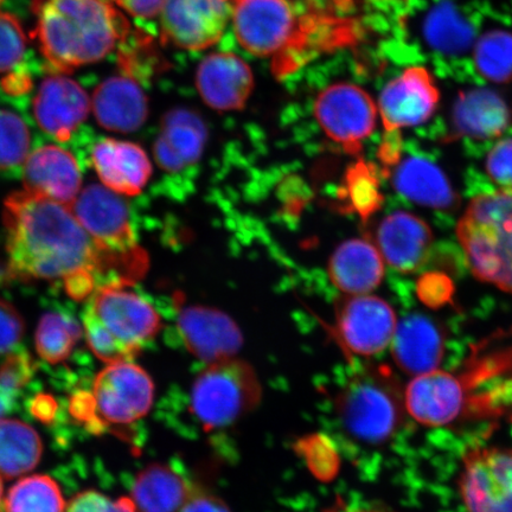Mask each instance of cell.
I'll return each mask as SVG.
<instances>
[{
	"mask_svg": "<svg viewBox=\"0 0 512 512\" xmlns=\"http://www.w3.org/2000/svg\"><path fill=\"white\" fill-rule=\"evenodd\" d=\"M9 270L22 280H61L70 297L92 296L100 281L131 285L123 267L64 204L17 191L4 201Z\"/></svg>",
	"mask_w": 512,
	"mask_h": 512,
	"instance_id": "obj_1",
	"label": "cell"
},
{
	"mask_svg": "<svg viewBox=\"0 0 512 512\" xmlns=\"http://www.w3.org/2000/svg\"><path fill=\"white\" fill-rule=\"evenodd\" d=\"M38 48L55 73L99 62L130 35V24L107 0H32Z\"/></svg>",
	"mask_w": 512,
	"mask_h": 512,
	"instance_id": "obj_2",
	"label": "cell"
},
{
	"mask_svg": "<svg viewBox=\"0 0 512 512\" xmlns=\"http://www.w3.org/2000/svg\"><path fill=\"white\" fill-rule=\"evenodd\" d=\"M131 285L107 283L96 288L83 312L88 347L106 363L132 361L162 328V318Z\"/></svg>",
	"mask_w": 512,
	"mask_h": 512,
	"instance_id": "obj_3",
	"label": "cell"
},
{
	"mask_svg": "<svg viewBox=\"0 0 512 512\" xmlns=\"http://www.w3.org/2000/svg\"><path fill=\"white\" fill-rule=\"evenodd\" d=\"M457 235L476 278L512 294V190L473 197Z\"/></svg>",
	"mask_w": 512,
	"mask_h": 512,
	"instance_id": "obj_4",
	"label": "cell"
},
{
	"mask_svg": "<svg viewBox=\"0 0 512 512\" xmlns=\"http://www.w3.org/2000/svg\"><path fill=\"white\" fill-rule=\"evenodd\" d=\"M339 421L352 438L381 445L399 431L407 413L405 389L393 371L364 366L355 371L336 400Z\"/></svg>",
	"mask_w": 512,
	"mask_h": 512,
	"instance_id": "obj_5",
	"label": "cell"
},
{
	"mask_svg": "<svg viewBox=\"0 0 512 512\" xmlns=\"http://www.w3.org/2000/svg\"><path fill=\"white\" fill-rule=\"evenodd\" d=\"M191 412L208 431L235 424L262 399L256 371L238 357L207 364L191 388Z\"/></svg>",
	"mask_w": 512,
	"mask_h": 512,
	"instance_id": "obj_6",
	"label": "cell"
},
{
	"mask_svg": "<svg viewBox=\"0 0 512 512\" xmlns=\"http://www.w3.org/2000/svg\"><path fill=\"white\" fill-rule=\"evenodd\" d=\"M69 208L91 238L119 262L132 283L143 277L149 259L138 245L130 209L117 192L91 184Z\"/></svg>",
	"mask_w": 512,
	"mask_h": 512,
	"instance_id": "obj_7",
	"label": "cell"
},
{
	"mask_svg": "<svg viewBox=\"0 0 512 512\" xmlns=\"http://www.w3.org/2000/svg\"><path fill=\"white\" fill-rule=\"evenodd\" d=\"M155 384L149 374L131 361L108 363L96 375L92 394L78 399L76 414L99 426L134 424L150 412Z\"/></svg>",
	"mask_w": 512,
	"mask_h": 512,
	"instance_id": "obj_8",
	"label": "cell"
},
{
	"mask_svg": "<svg viewBox=\"0 0 512 512\" xmlns=\"http://www.w3.org/2000/svg\"><path fill=\"white\" fill-rule=\"evenodd\" d=\"M236 38L248 53L280 59L296 44L300 11L293 0H233Z\"/></svg>",
	"mask_w": 512,
	"mask_h": 512,
	"instance_id": "obj_9",
	"label": "cell"
},
{
	"mask_svg": "<svg viewBox=\"0 0 512 512\" xmlns=\"http://www.w3.org/2000/svg\"><path fill=\"white\" fill-rule=\"evenodd\" d=\"M313 112L326 136L350 155H357L363 140L375 130V102L354 83L336 82L323 88L316 96Z\"/></svg>",
	"mask_w": 512,
	"mask_h": 512,
	"instance_id": "obj_10",
	"label": "cell"
},
{
	"mask_svg": "<svg viewBox=\"0 0 512 512\" xmlns=\"http://www.w3.org/2000/svg\"><path fill=\"white\" fill-rule=\"evenodd\" d=\"M459 491L467 512H512V448L484 446L467 452Z\"/></svg>",
	"mask_w": 512,
	"mask_h": 512,
	"instance_id": "obj_11",
	"label": "cell"
},
{
	"mask_svg": "<svg viewBox=\"0 0 512 512\" xmlns=\"http://www.w3.org/2000/svg\"><path fill=\"white\" fill-rule=\"evenodd\" d=\"M398 319L386 300L360 294L345 296L336 305L334 335L351 355L371 357L392 344Z\"/></svg>",
	"mask_w": 512,
	"mask_h": 512,
	"instance_id": "obj_12",
	"label": "cell"
},
{
	"mask_svg": "<svg viewBox=\"0 0 512 512\" xmlns=\"http://www.w3.org/2000/svg\"><path fill=\"white\" fill-rule=\"evenodd\" d=\"M232 15L229 0H166L160 18L163 40L179 49H207L221 40Z\"/></svg>",
	"mask_w": 512,
	"mask_h": 512,
	"instance_id": "obj_13",
	"label": "cell"
},
{
	"mask_svg": "<svg viewBox=\"0 0 512 512\" xmlns=\"http://www.w3.org/2000/svg\"><path fill=\"white\" fill-rule=\"evenodd\" d=\"M177 328L185 348L210 364L236 357L243 345L242 332L227 313L203 305H184L176 300Z\"/></svg>",
	"mask_w": 512,
	"mask_h": 512,
	"instance_id": "obj_14",
	"label": "cell"
},
{
	"mask_svg": "<svg viewBox=\"0 0 512 512\" xmlns=\"http://www.w3.org/2000/svg\"><path fill=\"white\" fill-rule=\"evenodd\" d=\"M405 400L408 415L427 427L450 426L464 418L471 406L462 377L440 369L413 377Z\"/></svg>",
	"mask_w": 512,
	"mask_h": 512,
	"instance_id": "obj_15",
	"label": "cell"
},
{
	"mask_svg": "<svg viewBox=\"0 0 512 512\" xmlns=\"http://www.w3.org/2000/svg\"><path fill=\"white\" fill-rule=\"evenodd\" d=\"M440 93L426 68L411 67L390 81L380 95L386 133L426 123L437 110Z\"/></svg>",
	"mask_w": 512,
	"mask_h": 512,
	"instance_id": "obj_16",
	"label": "cell"
},
{
	"mask_svg": "<svg viewBox=\"0 0 512 512\" xmlns=\"http://www.w3.org/2000/svg\"><path fill=\"white\" fill-rule=\"evenodd\" d=\"M91 99L78 82L66 76L44 80L34 100L38 126L59 142H68L91 112Z\"/></svg>",
	"mask_w": 512,
	"mask_h": 512,
	"instance_id": "obj_17",
	"label": "cell"
},
{
	"mask_svg": "<svg viewBox=\"0 0 512 512\" xmlns=\"http://www.w3.org/2000/svg\"><path fill=\"white\" fill-rule=\"evenodd\" d=\"M23 183L30 194L69 207L80 194L82 177L72 153L60 146L47 145L25 160Z\"/></svg>",
	"mask_w": 512,
	"mask_h": 512,
	"instance_id": "obj_18",
	"label": "cell"
},
{
	"mask_svg": "<svg viewBox=\"0 0 512 512\" xmlns=\"http://www.w3.org/2000/svg\"><path fill=\"white\" fill-rule=\"evenodd\" d=\"M383 261L401 273H414L426 264L433 234L427 223L406 211H395L380 222L375 235Z\"/></svg>",
	"mask_w": 512,
	"mask_h": 512,
	"instance_id": "obj_19",
	"label": "cell"
},
{
	"mask_svg": "<svg viewBox=\"0 0 512 512\" xmlns=\"http://www.w3.org/2000/svg\"><path fill=\"white\" fill-rule=\"evenodd\" d=\"M196 86L207 106L216 111H239L245 107L254 88L251 68L240 57L213 54L198 66Z\"/></svg>",
	"mask_w": 512,
	"mask_h": 512,
	"instance_id": "obj_20",
	"label": "cell"
},
{
	"mask_svg": "<svg viewBox=\"0 0 512 512\" xmlns=\"http://www.w3.org/2000/svg\"><path fill=\"white\" fill-rule=\"evenodd\" d=\"M208 140V128L196 112L175 108L166 113L153 146L160 169L177 174L200 162Z\"/></svg>",
	"mask_w": 512,
	"mask_h": 512,
	"instance_id": "obj_21",
	"label": "cell"
},
{
	"mask_svg": "<svg viewBox=\"0 0 512 512\" xmlns=\"http://www.w3.org/2000/svg\"><path fill=\"white\" fill-rule=\"evenodd\" d=\"M92 163L105 187L119 195L136 196L152 175L146 152L137 144L105 138L92 150Z\"/></svg>",
	"mask_w": 512,
	"mask_h": 512,
	"instance_id": "obj_22",
	"label": "cell"
},
{
	"mask_svg": "<svg viewBox=\"0 0 512 512\" xmlns=\"http://www.w3.org/2000/svg\"><path fill=\"white\" fill-rule=\"evenodd\" d=\"M92 105L99 125L111 132L137 131L149 117V100L137 80L128 75L102 82L95 89Z\"/></svg>",
	"mask_w": 512,
	"mask_h": 512,
	"instance_id": "obj_23",
	"label": "cell"
},
{
	"mask_svg": "<svg viewBox=\"0 0 512 512\" xmlns=\"http://www.w3.org/2000/svg\"><path fill=\"white\" fill-rule=\"evenodd\" d=\"M390 348L398 367L415 377L439 369L445 337L431 318L413 313L398 323Z\"/></svg>",
	"mask_w": 512,
	"mask_h": 512,
	"instance_id": "obj_24",
	"label": "cell"
},
{
	"mask_svg": "<svg viewBox=\"0 0 512 512\" xmlns=\"http://www.w3.org/2000/svg\"><path fill=\"white\" fill-rule=\"evenodd\" d=\"M452 131L447 140L469 138L473 140L495 139L510 124V111L501 96L491 89H472L460 93L454 102Z\"/></svg>",
	"mask_w": 512,
	"mask_h": 512,
	"instance_id": "obj_25",
	"label": "cell"
},
{
	"mask_svg": "<svg viewBox=\"0 0 512 512\" xmlns=\"http://www.w3.org/2000/svg\"><path fill=\"white\" fill-rule=\"evenodd\" d=\"M392 183L396 191L419 206L452 210L459 202L444 171L430 159L411 156L393 166Z\"/></svg>",
	"mask_w": 512,
	"mask_h": 512,
	"instance_id": "obj_26",
	"label": "cell"
},
{
	"mask_svg": "<svg viewBox=\"0 0 512 512\" xmlns=\"http://www.w3.org/2000/svg\"><path fill=\"white\" fill-rule=\"evenodd\" d=\"M383 259L374 243L352 239L342 243L329 262L332 284L347 296L369 294L381 284Z\"/></svg>",
	"mask_w": 512,
	"mask_h": 512,
	"instance_id": "obj_27",
	"label": "cell"
},
{
	"mask_svg": "<svg viewBox=\"0 0 512 512\" xmlns=\"http://www.w3.org/2000/svg\"><path fill=\"white\" fill-rule=\"evenodd\" d=\"M190 484L172 467L153 464L138 473L132 499L140 512H179Z\"/></svg>",
	"mask_w": 512,
	"mask_h": 512,
	"instance_id": "obj_28",
	"label": "cell"
},
{
	"mask_svg": "<svg viewBox=\"0 0 512 512\" xmlns=\"http://www.w3.org/2000/svg\"><path fill=\"white\" fill-rule=\"evenodd\" d=\"M43 444L34 428L16 419H0V477L12 479L34 470Z\"/></svg>",
	"mask_w": 512,
	"mask_h": 512,
	"instance_id": "obj_29",
	"label": "cell"
},
{
	"mask_svg": "<svg viewBox=\"0 0 512 512\" xmlns=\"http://www.w3.org/2000/svg\"><path fill=\"white\" fill-rule=\"evenodd\" d=\"M428 47L439 54H465L475 41V28L450 0H441L428 12L424 22Z\"/></svg>",
	"mask_w": 512,
	"mask_h": 512,
	"instance_id": "obj_30",
	"label": "cell"
},
{
	"mask_svg": "<svg viewBox=\"0 0 512 512\" xmlns=\"http://www.w3.org/2000/svg\"><path fill=\"white\" fill-rule=\"evenodd\" d=\"M59 485L43 475L25 477L9 491L5 512H66Z\"/></svg>",
	"mask_w": 512,
	"mask_h": 512,
	"instance_id": "obj_31",
	"label": "cell"
},
{
	"mask_svg": "<svg viewBox=\"0 0 512 512\" xmlns=\"http://www.w3.org/2000/svg\"><path fill=\"white\" fill-rule=\"evenodd\" d=\"M81 335L80 325L74 319L62 313L48 312L37 326V354L50 364L66 361Z\"/></svg>",
	"mask_w": 512,
	"mask_h": 512,
	"instance_id": "obj_32",
	"label": "cell"
},
{
	"mask_svg": "<svg viewBox=\"0 0 512 512\" xmlns=\"http://www.w3.org/2000/svg\"><path fill=\"white\" fill-rule=\"evenodd\" d=\"M475 64L486 80L512 81V34L504 30L486 32L476 43Z\"/></svg>",
	"mask_w": 512,
	"mask_h": 512,
	"instance_id": "obj_33",
	"label": "cell"
},
{
	"mask_svg": "<svg viewBox=\"0 0 512 512\" xmlns=\"http://www.w3.org/2000/svg\"><path fill=\"white\" fill-rule=\"evenodd\" d=\"M30 151V131L14 112L0 110V171H9L25 163Z\"/></svg>",
	"mask_w": 512,
	"mask_h": 512,
	"instance_id": "obj_34",
	"label": "cell"
},
{
	"mask_svg": "<svg viewBox=\"0 0 512 512\" xmlns=\"http://www.w3.org/2000/svg\"><path fill=\"white\" fill-rule=\"evenodd\" d=\"M347 192L351 210L363 220L376 213L382 203L379 178L373 165L360 162L347 177Z\"/></svg>",
	"mask_w": 512,
	"mask_h": 512,
	"instance_id": "obj_35",
	"label": "cell"
},
{
	"mask_svg": "<svg viewBox=\"0 0 512 512\" xmlns=\"http://www.w3.org/2000/svg\"><path fill=\"white\" fill-rule=\"evenodd\" d=\"M27 49V36L18 19L0 10V73L9 72L22 61Z\"/></svg>",
	"mask_w": 512,
	"mask_h": 512,
	"instance_id": "obj_36",
	"label": "cell"
},
{
	"mask_svg": "<svg viewBox=\"0 0 512 512\" xmlns=\"http://www.w3.org/2000/svg\"><path fill=\"white\" fill-rule=\"evenodd\" d=\"M66 512H140L132 498L111 499L98 491L88 490L70 499Z\"/></svg>",
	"mask_w": 512,
	"mask_h": 512,
	"instance_id": "obj_37",
	"label": "cell"
},
{
	"mask_svg": "<svg viewBox=\"0 0 512 512\" xmlns=\"http://www.w3.org/2000/svg\"><path fill=\"white\" fill-rule=\"evenodd\" d=\"M24 319L16 307L0 298V356L10 354L22 341Z\"/></svg>",
	"mask_w": 512,
	"mask_h": 512,
	"instance_id": "obj_38",
	"label": "cell"
},
{
	"mask_svg": "<svg viewBox=\"0 0 512 512\" xmlns=\"http://www.w3.org/2000/svg\"><path fill=\"white\" fill-rule=\"evenodd\" d=\"M485 168L501 189L512 190V138L501 140L492 147Z\"/></svg>",
	"mask_w": 512,
	"mask_h": 512,
	"instance_id": "obj_39",
	"label": "cell"
},
{
	"mask_svg": "<svg viewBox=\"0 0 512 512\" xmlns=\"http://www.w3.org/2000/svg\"><path fill=\"white\" fill-rule=\"evenodd\" d=\"M31 361L28 355L15 354L0 368V390L14 399V395L30 379Z\"/></svg>",
	"mask_w": 512,
	"mask_h": 512,
	"instance_id": "obj_40",
	"label": "cell"
},
{
	"mask_svg": "<svg viewBox=\"0 0 512 512\" xmlns=\"http://www.w3.org/2000/svg\"><path fill=\"white\" fill-rule=\"evenodd\" d=\"M179 512H232L220 496L202 485L190 484L189 495Z\"/></svg>",
	"mask_w": 512,
	"mask_h": 512,
	"instance_id": "obj_41",
	"label": "cell"
},
{
	"mask_svg": "<svg viewBox=\"0 0 512 512\" xmlns=\"http://www.w3.org/2000/svg\"><path fill=\"white\" fill-rule=\"evenodd\" d=\"M453 285L444 274H426L419 280L418 293L425 303L431 306L443 305L451 298Z\"/></svg>",
	"mask_w": 512,
	"mask_h": 512,
	"instance_id": "obj_42",
	"label": "cell"
},
{
	"mask_svg": "<svg viewBox=\"0 0 512 512\" xmlns=\"http://www.w3.org/2000/svg\"><path fill=\"white\" fill-rule=\"evenodd\" d=\"M165 2L166 0H119L117 4L134 17L151 19L162 12Z\"/></svg>",
	"mask_w": 512,
	"mask_h": 512,
	"instance_id": "obj_43",
	"label": "cell"
},
{
	"mask_svg": "<svg viewBox=\"0 0 512 512\" xmlns=\"http://www.w3.org/2000/svg\"><path fill=\"white\" fill-rule=\"evenodd\" d=\"M11 399V396L6 395L0 390V419H3L5 414L9 412Z\"/></svg>",
	"mask_w": 512,
	"mask_h": 512,
	"instance_id": "obj_44",
	"label": "cell"
},
{
	"mask_svg": "<svg viewBox=\"0 0 512 512\" xmlns=\"http://www.w3.org/2000/svg\"><path fill=\"white\" fill-rule=\"evenodd\" d=\"M2 501H3V483H2V477H0V507H2Z\"/></svg>",
	"mask_w": 512,
	"mask_h": 512,
	"instance_id": "obj_45",
	"label": "cell"
},
{
	"mask_svg": "<svg viewBox=\"0 0 512 512\" xmlns=\"http://www.w3.org/2000/svg\"><path fill=\"white\" fill-rule=\"evenodd\" d=\"M2 3H3V0H0V4H2Z\"/></svg>",
	"mask_w": 512,
	"mask_h": 512,
	"instance_id": "obj_46",
	"label": "cell"
},
{
	"mask_svg": "<svg viewBox=\"0 0 512 512\" xmlns=\"http://www.w3.org/2000/svg\"><path fill=\"white\" fill-rule=\"evenodd\" d=\"M229 2H232V0H229Z\"/></svg>",
	"mask_w": 512,
	"mask_h": 512,
	"instance_id": "obj_47",
	"label": "cell"
}]
</instances>
